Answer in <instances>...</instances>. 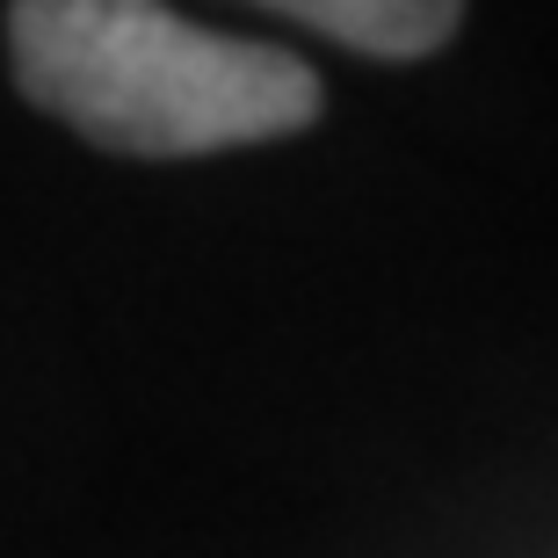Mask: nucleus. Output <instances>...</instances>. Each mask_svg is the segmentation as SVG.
Instances as JSON below:
<instances>
[{
  "label": "nucleus",
  "mask_w": 558,
  "mask_h": 558,
  "mask_svg": "<svg viewBox=\"0 0 558 558\" xmlns=\"http://www.w3.org/2000/svg\"><path fill=\"white\" fill-rule=\"evenodd\" d=\"M8 65L44 117L138 160H196L319 117V73L153 0H15Z\"/></svg>",
  "instance_id": "1"
},
{
  "label": "nucleus",
  "mask_w": 558,
  "mask_h": 558,
  "mask_svg": "<svg viewBox=\"0 0 558 558\" xmlns=\"http://www.w3.org/2000/svg\"><path fill=\"white\" fill-rule=\"evenodd\" d=\"M276 15L327 29L333 44L371 51V59H421L457 37L464 8H450V0H283Z\"/></svg>",
  "instance_id": "2"
}]
</instances>
